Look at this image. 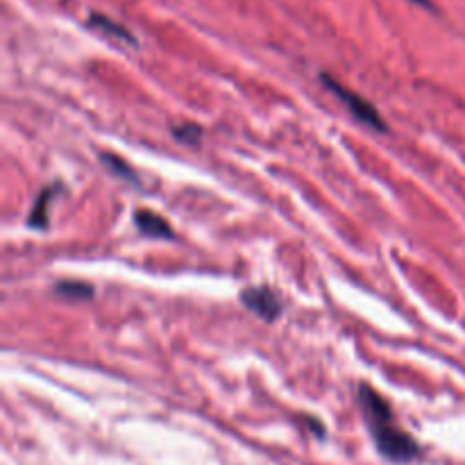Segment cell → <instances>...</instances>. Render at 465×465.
Returning <instances> with one entry per match:
<instances>
[{
	"label": "cell",
	"instance_id": "10",
	"mask_svg": "<svg viewBox=\"0 0 465 465\" xmlns=\"http://www.w3.org/2000/svg\"><path fill=\"white\" fill-rule=\"evenodd\" d=\"M173 134H175V139L184 141V143L195 145L200 141V136H203V130H200V125H195V123H184V125L175 127Z\"/></svg>",
	"mask_w": 465,
	"mask_h": 465
},
{
	"label": "cell",
	"instance_id": "6",
	"mask_svg": "<svg viewBox=\"0 0 465 465\" xmlns=\"http://www.w3.org/2000/svg\"><path fill=\"white\" fill-rule=\"evenodd\" d=\"M89 27H94V30L100 32V35L112 36V39H116V41H123V44L136 45V39H134V36H132V32L127 30V27L118 25L116 21H112V18L103 16V14H91V16H89Z\"/></svg>",
	"mask_w": 465,
	"mask_h": 465
},
{
	"label": "cell",
	"instance_id": "8",
	"mask_svg": "<svg viewBox=\"0 0 465 465\" xmlns=\"http://www.w3.org/2000/svg\"><path fill=\"white\" fill-rule=\"evenodd\" d=\"M54 293L62 295V298L66 300H89L94 298V286L91 284H84V282H59L57 286H54Z\"/></svg>",
	"mask_w": 465,
	"mask_h": 465
},
{
	"label": "cell",
	"instance_id": "1",
	"mask_svg": "<svg viewBox=\"0 0 465 465\" xmlns=\"http://www.w3.org/2000/svg\"><path fill=\"white\" fill-rule=\"evenodd\" d=\"M372 436H375V443L380 448V452L384 454L386 459L398 463L413 461V459L420 454V448H418L416 440L402 431L400 427H395L393 422H384V425L371 427Z\"/></svg>",
	"mask_w": 465,
	"mask_h": 465
},
{
	"label": "cell",
	"instance_id": "5",
	"mask_svg": "<svg viewBox=\"0 0 465 465\" xmlns=\"http://www.w3.org/2000/svg\"><path fill=\"white\" fill-rule=\"evenodd\" d=\"M134 225L139 227L141 234L153 236V239H173L175 236L171 223L159 216V213H154L153 209H139L134 213Z\"/></svg>",
	"mask_w": 465,
	"mask_h": 465
},
{
	"label": "cell",
	"instance_id": "2",
	"mask_svg": "<svg viewBox=\"0 0 465 465\" xmlns=\"http://www.w3.org/2000/svg\"><path fill=\"white\" fill-rule=\"evenodd\" d=\"M321 80H322V84H325L327 89H330L331 94H334L336 98H339L341 103L350 109V114H352L357 121H361L363 125L372 127V130H377V132H386L384 118L380 116V112H377L375 107H372V103H368L366 98H361V95H357L354 91H350L348 86H343L341 82H336L334 77L321 75Z\"/></svg>",
	"mask_w": 465,
	"mask_h": 465
},
{
	"label": "cell",
	"instance_id": "7",
	"mask_svg": "<svg viewBox=\"0 0 465 465\" xmlns=\"http://www.w3.org/2000/svg\"><path fill=\"white\" fill-rule=\"evenodd\" d=\"M54 191H57V186H48V189H44L39 195H36L35 207L30 209V218H27V225L44 230L45 223H48V203H50V198L54 195Z\"/></svg>",
	"mask_w": 465,
	"mask_h": 465
},
{
	"label": "cell",
	"instance_id": "9",
	"mask_svg": "<svg viewBox=\"0 0 465 465\" xmlns=\"http://www.w3.org/2000/svg\"><path fill=\"white\" fill-rule=\"evenodd\" d=\"M100 162H103V166L107 168V171H112L114 175L123 177V180H127V182H136V173L132 171L130 163L123 162V159L116 157L114 153H103L100 154Z\"/></svg>",
	"mask_w": 465,
	"mask_h": 465
},
{
	"label": "cell",
	"instance_id": "3",
	"mask_svg": "<svg viewBox=\"0 0 465 465\" xmlns=\"http://www.w3.org/2000/svg\"><path fill=\"white\" fill-rule=\"evenodd\" d=\"M241 302L266 322H275L282 316V312H284L280 295L272 289H268V286H250V289L241 293Z\"/></svg>",
	"mask_w": 465,
	"mask_h": 465
},
{
	"label": "cell",
	"instance_id": "4",
	"mask_svg": "<svg viewBox=\"0 0 465 465\" xmlns=\"http://www.w3.org/2000/svg\"><path fill=\"white\" fill-rule=\"evenodd\" d=\"M359 402H361L363 416H366L368 425L377 427L384 425V422H393V411H391V404L384 395L377 393L372 386L361 384L359 386Z\"/></svg>",
	"mask_w": 465,
	"mask_h": 465
}]
</instances>
